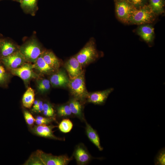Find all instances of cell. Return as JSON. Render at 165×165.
Wrapping results in <instances>:
<instances>
[{
  "label": "cell",
  "instance_id": "6da1fadb",
  "mask_svg": "<svg viewBox=\"0 0 165 165\" xmlns=\"http://www.w3.org/2000/svg\"><path fill=\"white\" fill-rule=\"evenodd\" d=\"M19 51L27 62L34 63L43 51L40 43L35 39H31L19 48Z\"/></svg>",
  "mask_w": 165,
  "mask_h": 165
},
{
  "label": "cell",
  "instance_id": "7a4b0ae2",
  "mask_svg": "<svg viewBox=\"0 0 165 165\" xmlns=\"http://www.w3.org/2000/svg\"><path fill=\"white\" fill-rule=\"evenodd\" d=\"M67 86L75 98L81 101L87 98L89 93L85 86L83 72L77 77L70 79Z\"/></svg>",
  "mask_w": 165,
  "mask_h": 165
},
{
  "label": "cell",
  "instance_id": "3957f363",
  "mask_svg": "<svg viewBox=\"0 0 165 165\" xmlns=\"http://www.w3.org/2000/svg\"><path fill=\"white\" fill-rule=\"evenodd\" d=\"M156 15L148 5L135 8L132 13L129 23L141 25L152 23Z\"/></svg>",
  "mask_w": 165,
  "mask_h": 165
},
{
  "label": "cell",
  "instance_id": "277c9868",
  "mask_svg": "<svg viewBox=\"0 0 165 165\" xmlns=\"http://www.w3.org/2000/svg\"><path fill=\"white\" fill-rule=\"evenodd\" d=\"M75 56L82 67L95 61L99 54L94 41L90 40Z\"/></svg>",
  "mask_w": 165,
  "mask_h": 165
},
{
  "label": "cell",
  "instance_id": "5b68a950",
  "mask_svg": "<svg viewBox=\"0 0 165 165\" xmlns=\"http://www.w3.org/2000/svg\"><path fill=\"white\" fill-rule=\"evenodd\" d=\"M35 153L42 165H66L72 159L65 155L55 156L38 150Z\"/></svg>",
  "mask_w": 165,
  "mask_h": 165
},
{
  "label": "cell",
  "instance_id": "8992f818",
  "mask_svg": "<svg viewBox=\"0 0 165 165\" xmlns=\"http://www.w3.org/2000/svg\"><path fill=\"white\" fill-rule=\"evenodd\" d=\"M33 69V64L26 62L20 67L9 72L12 74L20 78L27 85L32 79L39 78V75L35 72Z\"/></svg>",
  "mask_w": 165,
  "mask_h": 165
},
{
  "label": "cell",
  "instance_id": "52a82bcc",
  "mask_svg": "<svg viewBox=\"0 0 165 165\" xmlns=\"http://www.w3.org/2000/svg\"><path fill=\"white\" fill-rule=\"evenodd\" d=\"M115 11L119 20L125 23H129L133 11L135 9L126 0L115 1Z\"/></svg>",
  "mask_w": 165,
  "mask_h": 165
},
{
  "label": "cell",
  "instance_id": "ba28073f",
  "mask_svg": "<svg viewBox=\"0 0 165 165\" xmlns=\"http://www.w3.org/2000/svg\"><path fill=\"white\" fill-rule=\"evenodd\" d=\"M0 60L9 71L20 67L27 62L19 50Z\"/></svg>",
  "mask_w": 165,
  "mask_h": 165
},
{
  "label": "cell",
  "instance_id": "9c48e42d",
  "mask_svg": "<svg viewBox=\"0 0 165 165\" xmlns=\"http://www.w3.org/2000/svg\"><path fill=\"white\" fill-rule=\"evenodd\" d=\"M114 90L113 88H111L88 94L86 98L87 101L95 105H103L105 102L109 94Z\"/></svg>",
  "mask_w": 165,
  "mask_h": 165
},
{
  "label": "cell",
  "instance_id": "30bf717a",
  "mask_svg": "<svg viewBox=\"0 0 165 165\" xmlns=\"http://www.w3.org/2000/svg\"><path fill=\"white\" fill-rule=\"evenodd\" d=\"M73 156L77 164L80 165L87 164L92 158L86 148L82 144H79L76 147L73 153Z\"/></svg>",
  "mask_w": 165,
  "mask_h": 165
},
{
  "label": "cell",
  "instance_id": "8fae6325",
  "mask_svg": "<svg viewBox=\"0 0 165 165\" xmlns=\"http://www.w3.org/2000/svg\"><path fill=\"white\" fill-rule=\"evenodd\" d=\"M65 67L70 79L77 77L83 72L82 66L75 56L71 57L66 62Z\"/></svg>",
  "mask_w": 165,
  "mask_h": 165
},
{
  "label": "cell",
  "instance_id": "7c38bea8",
  "mask_svg": "<svg viewBox=\"0 0 165 165\" xmlns=\"http://www.w3.org/2000/svg\"><path fill=\"white\" fill-rule=\"evenodd\" d=\"M50 81L53 87H65L67 86L69 79L65 71L60 69L52 74Z\"/></svg>",
  "mask_w": 165,
  "mask_h": 165
},
{
  "label": "cell",
  "instance_id": "4fadbf2b",
  "mask_svg": "<svg viewBox=\"0 0 165 165\" xmlns=\"http://www.w3.org/2000/svg\"><path fill=\"white\" fill-rule=\"evenodd\" d=\"M55 127V126L52 125H37L33 127L31 130L34 133L41 137L55 140H62L56 137L54 134L53 129Z\"/></svg>",
  "mask_w": 165,
  "mask_h": 165
},
{
  "label": "cell",
  "instance_id": "5bb4252c",
  "mask_svg": "<svg viewBox=\"0 0 165 165\" xmlns=\"http://www.w3.org/2000/svg\"><path fill=\"white\" fill-rule=\"evenodd\" d=\"M19 50L13 42L6 39H0V59Z\"/></svg>",
  "mask_w": 165,
  "mask_h": 165
},
{
  "label": "cell",
  "instance_id": "9a60e30c",
  "mask_svg": "<svg viewBox=\"0 0 165 165\" xmlns=\"http://www.w3.org/2000/svg\"><path fill=\"white\" fill-rule=\"evenodd\" d=\"M33 65V69L40 75H52L57 71L45 62L42 54Z\"/></svg>",
  "mask_w": 165,
  "mask_h": 165
},
{
  "label": "cell",
  "instance_id": "2e32d148",
  "mask_svg": "<svg viewBox=\"0 0 165 165\" xmlns=\"http://www.w3.org/2000/svg\"><path fill=\"white\" fill-rule=\"evenodd\" d=\"M154 30V28L151 25L148 24H143L138 28L137 33L144 41L148 43H150L153 39Z\"/></svg>",
  "mask_w": 165,
  "mask_h": 165
},
{
  "label": "cell",
  "instance_id": "e0dca14e",
  "mask_svg": "<svg viewBox=\"0 0 165 165\" xmlns=\"http://www.w3.org/2000/svg\"><path fill=\"white\" fill-rule=\"evenodd\" d=\"M42 57L45 62L50 67L57 71L60 67V60L54 53L50 50L43 51Z\"/></svg>",
  "mask_w": 165,
  "mask_h": 165
},
{
  "label": "cell",
  "instance_id": "ac0fdd59",
  "mask_svg": "<svg viewBox=\"0 0 165 165\" xmlns=\"http://www.w3.org/2000/svg\"><path fill=\"white\" fill-rule=\"evenodd\" d=\"M86 131L88 138L99 151H102L103 148L101 146L100 139L97 132L86 122Z\"/></svg>",
  "mask_w": 165,
  "mask_h": 165
},
{
  "label": "cell",
  "instance_id": "d6986e66",
  "mask_svg": "<svg viewBox=\"0 0 165 165\" xmlns=\"http://www.w3.org/2000/svg\"><path fill=\"white\" fill-rule=\"evenodd\" d=\"M68 105L72 113L81 120H84L82 107L79 101L75 98L71 99Z\"/></svg>",
  "mask_w": 165,
  "mask_h": 165
},
{
  "label": "cell",
  "instance_id": "ffe728a7",
  "mask_svg": "<svg viewBox=\"0 0 165 165\" xmlns=\"http://www.w3.org/2000/svg\"><path fill=\"white\" fill-rule=\"evenodd\" d=\"M35 97L34 90L31 87H28L22 97L23 106L26 108H31L35 100Z\"/></svg>",
  "mask_w": 165,
  "mask_h": 165
},
{
  "label": "cell",
  "instance_id": "44dd1931",
  "mask_svg": "<svg viewBox=\"0 0 165 165\" xmlns=\"http://www.w3.org/2000/svg\"><path fill=\"white\" fill-rule=\"evenodd\" d=\"M165 0H148V5L156 15L162 13L164 11Z\"/></svg>",
  "mask_w": 165,
  "mask_h": 165
},
{
  "label": "cell",
  "instance_id": "7402d4cb",
  "mask_svg": "<svg viewBox=\"0 0 165 165\" xmlns=\"http://www.w3.org/2000/svg\"><path fill=\"white\" fill-rule=\"evenodd\" d=\"M0 60V86L6 87L11 78L10 72Z\"/></svg>",
  "mask_w": 165,
  "mask_h": 165
},
{
  "label": "cell",
  "instance_id": "603a6c76",
  "mask_svg": "<svg viewBox=\"0 0 165 165\" xmlns=\"http://www.w3.org/2000/svg\"><path fill=\"white\" fill-rule=\"evenodd\" d=\"M38 0H20V6L26 12L33 13L37 8Z\"/></svg>",
  "mask_w": 165,
  "mask_h": 165
},
{
  "label": "cell",
  "instance_id": "cb8c5ba5",
  "mask_svg": "<svg viewBox=\"0 0 165 165\" xmlns=\"http://www.w3.org/2000/svg\"><path fill=\"white\" fill-rule=\"evenodd\" d=\"M36 83L37 90L41 94L47 92L50 88V81L46 79L37 78Z\"/></svg>",
  "mask_w": 165,
  "mask_h": 165
},
{
  "label": "cell",
  "instance_id": "d4e9b609",
  "mask_svg": "<svg viewBox=\"0 0 165 165\" xmlns=\"http://www.w3.org/2000/svg\"><path fill=\"white\" fill-rule=\"evenodd\" d=\"M73 125L69 119H63L59 124L58 128L61 131L64 133L69 132L72 129Z\"/></svg>",
  "mask_w": 165,
  "mask_h": 165
},
{
  "label": "cell",
  "instance_id": "484cf974",
  "mask_svg": "<svg viewBox=\"0 0 165 165\" xmlns=\"http://www.w3.org/2000/svg\"><path fill=\"white\" fill-rule=\"evenodd\" d=\"M58 115L61 117H66L70 116L72 114L68 105H61L57 108Z\"/></svg>",
  "mask_w": 165,
  "mask_h": 165
},
{
  "label": "cell",
  "instance_id": "4316f807",
  "mask_svg": "<svg viewBox=\"0 0 165 165\" xmlns=\"http://www.w3.org/2000/svg\"><path fill=\"white\" fill-rule=\"evenodd\" d=\"M42 112L44 116L48 117H53L55 114L54 109L49 102L43 104Z\"/></svg>",
  "mask_w": 165,
  "mask_h": 165
},
{
  "label": "cell",
  "instance_id": "83f0119b",
  "mask_svg": "<svg viewBox=\"0 0 165 165\" xmlns=\"http://www.w3.org/2000/svg\"><path fill=\"white\" fill-rule=\"evenodd\" d=\"M155 165L165 164V151L164 148L160 150L157 155L155 160Z\"/></svg>",
  "mask_w": 165,
  "mask_h": 165
},
{
  "label": "cell",
  "instance_id": "f1b7e54d",
  "mask_svg": "<svg viewBox=\"0 0 165 165\" xmlns=\"http://www.w3.org/2000/svg\"><path fill=\"white\" fill-rule=\"evenodd\" d=\"M54 120L53 117H45L41 116H37L35 119V122L37 125L47 124Z\"/></svg>",
  "mask_w": 165,
  "mask_h": 165
},
{
  "label": "cell",
  "instance_id": "f546056e",
  "mask_svg": "<svg viewBox=\"0 0 165 165\" xmlns=\"http://www.w3.org/2000/svg\"><path fill=\"white\" fill-rule=\"evenodd\" d=\"M136 9L148 5V0H126Z\"/></svg>",
  "mask_w": 165,
  "mask_h": 165
},
{
  "label": "cell",
  "instance_id": "4dcf8cb0",
  "mask_svg": "<svg viewBox=\"0 0 165 165\" xmlns=\"http://www.w3.org/2000/svg\"><path fill=\"white\" fill-rule=\"evenodd\" d=\"M25 165H42V164L35 153L32 154L25 163Z\"/></svg>",
  "mask_w": 165,
  "mask_h": 165
},
{
  "label": "cell",
  "instance_id": "1f68e13d",
  "mask_svg": "<svg viewBox=\"0 0 165 165\" xmlns=\"http://www.w3.org/2000/svg\"><path fill=\"white\" fill-rule=\"evenodd\" d=\"M24 116L26 123L29 125H32L35 122V119L28 111L24 110Z\"/></svg>",
  "mask_w": 165,
  "mask_h": 165
},
{
  "label": "cell",
  "instance_id": "d6a6232c",
  "mask_svg": "<svg viewBox=\"0 0 165 165\" xmlns=\"http://www.w3.org/2000/svg\"><path fill=\"white\" fill-rule=\"evenodd\" d=\"M43 102L41 101H39L37 106L34 108H32L31 111L35 113H41L43 111Z\"/></svg>",
  "mask_w": 165,
  "mask_h": 165
},
{
  "label": "cell",
  "instance_id": "836d02e7",
  "mask_svg": "<svg viewBox=\"0 0 165 165\" xmlns=\"http://www.w3.org/2000/svg\"><path fill=\"white\" fill-rule=\"evenodd\" d=\"M13 0L15 1H18V2H19L20 0Z\"/></svg>",
  "mask_w": 165,
  "mask_h": 165
},
{
  "label": "cell",
  "instance_id": "e575fe53",
  "mask_svg": "<svg viewBox=\"0 0 165 165\" xmlns=\"http://www.w3.org/2000/svg\"><path fill=\"white\" fill-rule=\"evenodd\" d=\"M115 1H119V0H114Z\"/></svg>",
  "mask_w": 165,
  "mask_h": 165
}]
</instances>
